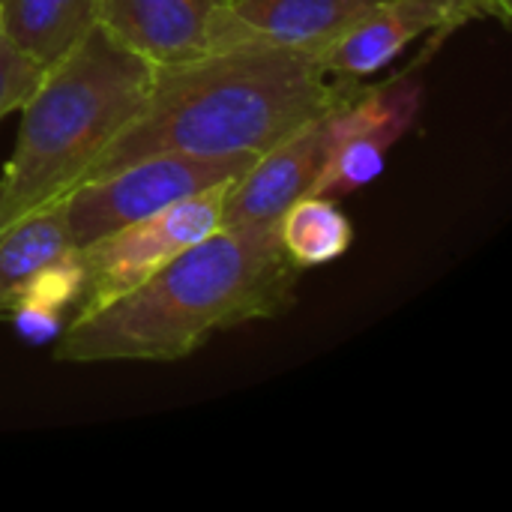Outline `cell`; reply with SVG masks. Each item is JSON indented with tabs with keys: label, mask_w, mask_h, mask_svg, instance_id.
Here are the masks:
<instances>
[{
	"label": "cell",
	"mask_w": 512,
	"mask_h": 512,
	"mask_svg": "<svg viewBox=\"0 0 512 512\" xmlns=\"http://www.w3.org/2000/svg\"><path fill=\"white\" fill-rule=\"evenodd\" d=\"M99 0H3V36L42 69L93 24Z\"/></svg>",
	"instance_id": "12"
},
{
	"label": "cell",
	"mask_w": 512,
	"mask_h": 512,
	"mask_svg": "<svg viewBox=\"0 0 512 512\" xmlns=\"http://www.w3.org/2000/svg\"><path fill=\"white\" fill-rule=\"evenodd\" d=\"M0 33H3V0H0Z\"/></svg>",
	"instance_id": "18"
},
{
	"label": "cell",
	"mask_w": 512,
	"mask_h": 512,
	"mask_svg": "<svg viewBox=\"0 0 512 512\" xmlns=\"http://www.w3.org/2000/svg\"><path fill=\"white\" fill-rule=\"evenodd\" d=\"M252 162V156L204 159L156 153L135 159L102 177L81 180L72 192L63 195L72 243L75 249H84L87 243L117 228H126L138 219H147L189 195H198L219 183H231Z\"/></svg>",
	"instance_id": "5"
},
{
	"label": "cell",
	"mask_w": 512,
	"mask_h": 512,
	"mask_svg": "<svg viewBox=\"0 0 512 512\" xmlns=\"http://www.w3.org/2000/svg\"><path fill=\"white\" fill-rule=\"evenodd\" d=\"M276 231L285 255L300 270L330 264L354 243L351 219L336 207L333 198L324 195H303L294 201L276 222Z\"/></svg>",
	"instance_id": "13"
},
{
	"label": "cell",
	"mask_w": 512,
	"mask_h": 512,
	"mask_svg": "<svg viewBox=\"0 0 512 512\" xmlns=\"http://www.w3.org/2000/svg\"><path fill=\"white\" fill-rule=\"evenodd\" d=\"M225 0H99L96 24L150 66L210 51V24Z\"/></svg>",
	"instance_id": "10"
},
{
	"label": "cell",
	"mask_w": 512,
	"mask_h": 512,
	"mask_svg": "<svg viewBox=\"0 0 512 512\" xmlns=\"http://www.w3.org/2000/svg\"><path fill=\"white\" fill-rule=\"evenodd\" d=\"M357 87L360 81L330 75L306 54L276 48H222L153 66L144 108L99 153L84 180L156 153L258 159Z\"/></svg>",
	"instance_id": "1"
},
{
	"label": "cell",
	"mask_w": 512,
	"mask_h": 512,
	"mask_svg": "<svg viewBox=\"0 0 512 512\" xmlns=\"http://www.w3.org/2000/svg\"><path fill=\"white\" fill-rule=\"evenodd\" d=\"M75 252L63 198L36 207L0 228V321H6L18 291L48 264Z\"/></svg>",
	"instance_id": "11"
},
{
	"label": "cell",
	"mask_w": 512,
	"mask_h": 512,
	"mask_svg": "<svg viewBox=\"0 0 512 512\" xmlns=\"http://www.w3.org/2000/svg\"><path fill=\"white\" fill-rule=\"evenodd\" d=\"M42 75V66L21 54L3 33H0V120L30 96Z\"/></svg>",
	"instance_id": "15"
},
{
	"label": "cell",
	"mask_w": 512,
	"mask_h": 512,
	"mask_svg": "<svg viewBox=\"0 0 512 512\" xmlns=\"http://www.w3.org/2000/svg\"><path fill=\"white\" fill-rule=\"evenodd\" d=\"M378 0H225L210 24V51L276 48L321 60Z\"/></svg>",
	"instance_id": "7"
},
{
	"label": "cell",
	"mask_w": 512,
	"mask_h": 512,
	"mask_svg": "<svg viewBox=\"0 0 512 512\" xmlns=\"http://www.w3.org/2000/svg\"><path fill=\"white\" fill-rule=\"evenodd\" d=\"M423 81L417 66L381 84H360L336 111V141L312 195L345 198L375 183L387 168V150L417 123Z\"/></svg>",
	"instance_id": "6"
},
{
	"label": "cell",
	"mask_w": 512,
	"mask_h": 512,
	"mask_svg": "<svg viewBox=\"0 0 512 512\" xmlns=\"http://www.w3.org/2000/svg\"><path fill=\"white\" fill-rule=\"evenodd\" d=\"M153 66L93 24L42 69L18 105L15 150L0 174V228L72 192L144 108Z\"/></svg>",
	"instance_id": "3"
},
{
	"label": "cell",
	"mask_w": 512,
	"mask_h": 512,
	"mask_svg": "<svg viewBox=\"0 0 512 512\" xmlns=\"http://www.w3.org/2000/svg\"><path fill=\"white\" fill-rule=\"evenodd\" d=\"M231 183H219L213 189L189 195L78 249L84 267V291L69 324L84 321L105 306L123 300L189 246L216 234L222 228V210Z\"/></svg>",
	"instance_id": "4"
},
{
	"label": "cell",
	"mask_w": 512,
	"mask_h": 512,
	"mask_svg": "<svg viewBox=\"0 0 512 512\" xmlns=\"http://www.w3.org/2000/svg\"><path fill=\"white\" fill-rule=\"evenodd\" d=\"M300 273L276 225L219 228L123 300L72 321L54 357L60 363L183 360L222 330L285 315L297 300Z\"/></svg>",
	"instance_id": "2"
},
{
	"label": "cell",
	"mask_w": 512,
	"mask_h": 512,
	"mask_svg": "<svg viewBox=\"0 0 512 512\" xmlns=\"http://www.w3.org/2000/svg\"><path fill=\"white\" fill-rule=\"evenodd\" d=\"M84 291V267L78 258V249L63 255L60 261L42 267L15 297L12 306L18 303H30V306H45V309H57L63 315L72 318L78 300Z\"/></svg>",
	"instance_id": "14"
},
{
	"label": "cell",
	"mask_w": 512,
	"mask_h": 512,
	"mask_svg": "<svg viewBox=\"0 0 512 512\" xmlns=\"http://www.w3.org/2000/svg\"><path fill=\"white\" fill-rule=\"evenodd\" d=\"M489 6V18H498L504 27L512 21V0H486Z\"/></svg>",
	"instance_id": "17"
},
{
	"label": "cell",
	"mask_w": 512,
	"mask_h": 512,
	"mask_svg": "<svg viewBox=\"0 0 512 512\" xmlns=\"http://www.w3.org/2000/svg\"><path fill=\"white\" fill-rule=\"evenodd\" d=\"M336 111L339 105L300 126L294 135H288L273 150L258 156L228 186L222 228L276 225L294 201L312 195L333 153Z\"/></svg>",
	"instance_id": "8"
},
{
	"label": "cell",
	"mask_w": 512,
	"mask_h": 512,
	"mask_svg": "<svg viewBox=\"0 0 512 512\" xmlns=\"http://www.w3.org/2000/svg\"><path fill=\"white\" fill-rule=\"evenodd\" d=\"M480 18H489L486 0H378L318 63L330 75L360 81L393 63L411 42L432 36L438 45Z\"/></svg>",
	"instance_id": "9"
},
{
	"label": "cell",
	"mask_w": 512,
	"mask_h": 512,
	"mask_svg": "<svg viewBox=\"0 0 512 512\" xmlns=\"http://www.w3.org/2000/svg\"><path fill=\"white\" fill-rule=\"evenodd\" d=\"M6 321H12L15 333L33 348L54 345L63 336V330L69 327V315H63L57 309H45V306H30V303L12 306Z\"/></svg>",
	"instance_id": "16"
}]
</instances>
